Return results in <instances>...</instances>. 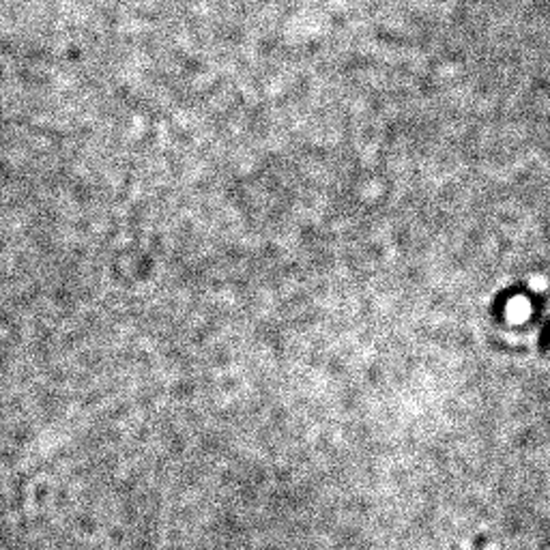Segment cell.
<instances>
[{
    "label": "cell",
    "instance_id": "cell-1",
    "mask_svg": "<svg viewBox=\"0 0 550 550\" xmlns=\"http://www.w3.org/2000/svg\"><path fill=\"white\" fill-rule=\"evenodd\" d=\"M486 546H488V537L484 533H477L475 540L471 544V550H486Z\"/></svg>",
    "mask_w": 550,
    "mask_h": 550
}]
</instances>
